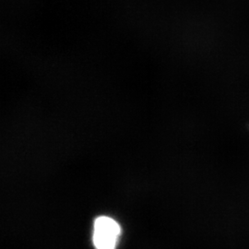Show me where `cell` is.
Returning <instances> with one entry per match:
<instances>
[{
	"instance_id": "cell-1",
	"label": "cell",
	"mask_w": 249,
	"mask_h": 249,
	"mask_svg": "<svg viewBox=\"0 0 249 249\" xmlns=\"http://www.w3.org/2000/svg\"><path fill=\"white\" fill-rule=\"evenodd\" d=\"M121 226L111 217L100 216L93 223L92 242L96 249H116Z\"/></svg>"
}]
</instances>
